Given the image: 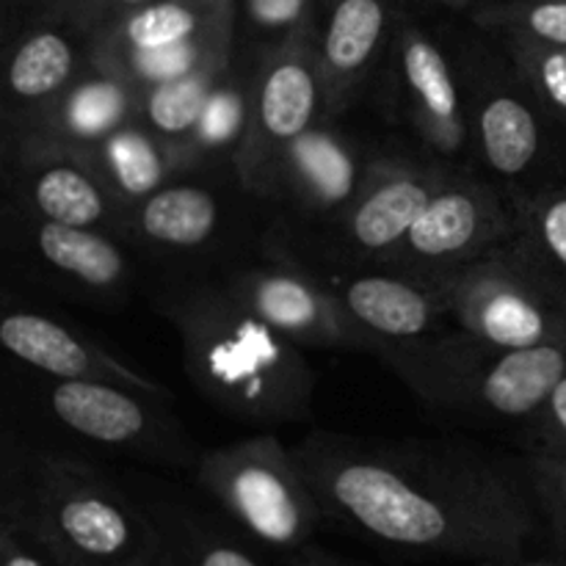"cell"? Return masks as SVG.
Instances as JSON below:
<instances>
[{"mask_svg":"<svg viewBox=\"0 0 566 566\" xmlns=\"http://www.w3.org/2000/svg\"><path fill=\"white\" fill-rule=\"evenodd\" d=\"M448 171L426 153L379 147L359 191L329 224L298 235L269 230L263 241L313 274L379 269L407 238Z\"/></svg>","mask_w":566,"mask_h":566,"instance_id":"9","label":"cell"},{"mask_svg":"<svg viewBox=\"0 0 566 566\" xmlns=\"http://www.w3.org/2000/svg\"><path fill=\"white\" fill-rule=\"evenodd\" d=\"M495 36V33H492ZM542 108L566 133V48L531 42L520 36H495Z\"/></svg>","mask_w":566,"mask_h":566,"instance_id":"31","label":"cell"},{"mask_svg":"<svg viewBox=\"0 0 566 566\" xmlns=\"http://www.w3.org/2000/svg\"><path fill=\"white\" fill-rule=\"evenodd\" d=\"M0 409L39 448L114 457L142 468L193 470L199 448L169 392L103 379H66L0 354Z\"/></svg>","mask_w":566,"mask_h":566,"instance_id":"3","label":"cell"},{"mask_svg":"<svg viewBox=\"0 0 566 566\" xmlns=\"http://www.w3.org/2000/svg\"><path fill=\"white\" fill-rule=\"evenodd\" d=\"M36 448L0 409V523L20 517Z\"/></svg>","mask_w":566,"mask_h":566,"instance_id":"32","label":"cell"},{"mask_svg":"<svg viewBox=\"0 0 566 566\" xmlns=\"http://www.w3.org/2000/svg\"><path fill=\"white\" fill-rule=\"evenodd\" d=\"M453 326L486 346L534 348L566 340V307L547 296L501 252L437 282Z\"/></svg>","mask_w":566,"mask_h":566,"instance_id":"16","label":"cell"},{"mask_svg":"<svg viewBox=\"0 0 566 566\" xmlns=\"http://www.w3.org/2000/svg\"><path fill=\"white\" fill-rule=\"evenodd\" d=\"M249 55H252V103H249L247 136L235 155V175L241 186L258 202H263L276 166L282 164L293 142L329 116V111H326L324 81L310 36Z\"/></svg>","mask_w":566,"mask_h":566,"instance_id":"13","label":"cell"},{"mask_svg":"<svg viewBox=\"0 0 566 566\" xmlns=\"http://www.w3.org/2000/svg\"><path fill=\"white\" fill-rule=\"evenodd\" d=\"M230 59L232 55L210 61V64L186 72V75L169 77V81L142 88L138 92V122L147 130H153L160 142H166L180 153Z\"/></svg>","mask_w":566,"mask_h":566,"instance_id":"28","label":"cell"},{"mask_svg":"<svg viewBox=\"0 0 566 566\" xmlns=\"http://www.w3.org/2000/svg\"><path fill=\"white\" fill-rule=\"evenodd\" d=\"M92 66V39L31 14L0 39V127L25 136L50 105Z\"/></svg>","mask_w":566,"mask_h":566,"instance_id":"17","label":"cell"},{"mask_svg":"<svg viewBox=\"0 0 566 566\" xmlns=\"http://www.w3.org/2000/svg\"><path fill=\"white\" fill-rule=\"evenodd\" d=\"M321 0H235V48L258 53L310 36Z\"/></svg>","mask_w":566,"mask_h":566,"instance_id":"30","label":"cell"},{"mask_svg":"<svg viewBox=\"0 0 566 566\" xmlns=\"http://www.w3.org/2000/svg\"><path fill=\"white\" fill-rule=\"evenodd\" d=\"M17 520L66 566H158L166 551L122 473L59 448L33 453Z\"/></svg>","mask_w":566,"mask_h":566,"instance_id":"4","label":"cell"},{"mask_svg":"<svg viewBox=\"0 0 566 566\" xmlns=\"http://www.w3.org/2000/svg\"><path fill=\"white\" fill-rule=\"evenodd\" d=\"M514 230V202L470 169H451L379 271L446 282L490 258Z\"/></svg>","mask_w":566,"mask_h":566,"instance_id":"12","label":"cell"},{"mask_svg":"<svg viewBox=\"0 0 566 566\" xmlns=\"http://www.w3.org/2000/svg\"><path fill=\"white\" fill-rule=\"evenodd\" d=\"M409 0H321L310 31L329 116H346L379 77Z\"/></svg>","mask_w":566,"mask_h":566,"instance_id":"19","label":"cell"},{"mask_svg":"<svg viewBox=\"0 0 566 566\" xmlns=\"http://www.w3.org/2000/svg\"><path fill=\"white\" fill-rule=\"evenodd\" d=\"M42 0H0V39L14 31Z\"/></svg>","mask_w":566,"mask_h":566,"instance_id":"38","label":"cell"},{"mask_svg":"<svg viewBox=\"0 0 566 566\" xmlns=\"http://www.w3.org/2000/svg\"><path fill=\"white\" fill-rule=\"evenodd\" d=\"M70 155L86 164V169L103 182L105 191L122 210L144 202L166 182L186 175L177 149L160 142L138 119L122 125L103 142Z\"/></svg>","mask_w":566,"mask_h":566,"instance_id":"25","label":"cell"},{"mask_svg":"<svg viewBox=\"0 0 566 566\" xmlns=\"http://www.w3.org/2000/svg\"><path fill=\"white\" fill-rule=\"evenodd\" d=\"M0 566H66L20 520L0 523Z\"/></svg>","mask_w":566,"mask_h":566,"instance_id":"35","label":"cell"},{"mask_svg":"<svg viewBox=\"0 0 566 566\" xmlns=\"http://www.w3.org/2000/svg\"><path fill=\"white\" fill-rule=\"evenodd\" d=\"M523 462L528 470L539 512L547 514L556 534L566 539V457L551 451H528Z\"/></svg>","mask_w":566,"mask_h":566,"instance_id":"34","label":"cell"},{"mask_svg":"<svg viewBox=\"0 0 566 566\" xmlns=\"http://www.w3.org/2000/svg\"><path fill=\"white\" fill-rule=\"evenodd\" d=\"M252 103V55L235 48L210 92L191 136L180 147L182 169H235Z\"/></svg>","mask_w":566,"mask_h":566,"instance_id":"27","label":"cell"},{"mask_svg":"<svg viewBox=\"0 0 566 566\" xmlns=\"http://www.w3.org/2000/svg\"><path fill=\"white\" fill-rule=\"evenodd\" d=\"M374 357L423 403L481 423L531 426L566 374V340L506 352L459 326L376 346Z\"/></svg>","mask_w":566,"mask_h":566,"instance_id":"5","label":"cell"},{"mask_svg":"<svg viewBox=\"0 0 566 566\" xmlns=\"http://www.w3.org/2000/svg\"><path fill=\"white\" fill-rule=\"evenodd\" d=\"M133 119H138V88L92 61V66L20 138V147L81 153Z\"/></svg>","mask_w":566,"mask_h":566,"instance_id":"22","label":"cell"},{"mask_svg":"<svg viewBox=\"0 0 566 566\" xmlns=\"http://www.w3.org/2000/svg\"><path fill=\"white\" fill-rule=\"evenodd\" d=\"M468 20L495 36L566 48V0H475Z\"/></svg>","mask_w":566,"mask_h":566,"instance_id":"29","label":"cell"},{"mask_svg":"<svg viewBox=\"0 0 566 566\" xmlns=\"http://www.w3.org/2000/svg\"><path fill=\"white\" fill-rule=\"evenodd\" d=\"M423 3H434V6H442V9H451V11H468L475 0H423Z\"/></svg>","mask_w":566,"mask_h":566,"instance_id":"40","label":"cell"},{"mask_svg":"<svg viewBox=\"0 0 566 566\" xmlns=\"http://www.w3.org/2000/svg\"><path fill=\"white\" fill-rule=\"evenodd\" d=\"M451 39L468 94L470 171L514 205L564 180L566 133L542 108L501 42L475 25Z\"/></svg>","mask_w":566,"mask_h":566,"instance_id":"6","label":"cell"},{"mask_svg":"<svg viewBox=\"0 0 566 566\" xmlns=\"http://www.w3.org/2000/svg\"><path fill=\"white\" fill-rule=\"evenodd\" d=\"M17 158H20V138L0 127V197H3L6 182H9L11 171H14Z\"/></svg>","mask_w":566,"mask_h":566,"instance_id":"39","label":"cell"},{"mask_svg":"<svg viewBox=\"0 0 566 566\" xmlns=\"http://www.w3.org/2000/svg\"><path fill=\"white\" fill-rule=\"evenodd\" d=\"M158 566H177V564H175V558H171V556H169V553H166V551H164V556H160V562H158Z\"/></svg>","mask_w":566,"mask_h":566,"instance_id":"41","label":"cell"},{"mask_svg":"<svg viewBox=\"0 0 566 566\" xmlns=\"http://www.w3.org/2000/svg\"><path fill=\"white\" fill-rule=\"evenodd\" d=\"M153 307L180 337L193 390L247 426L307 423L315 376L302 346L249 313L213 274L166 276Z\"/></svg>","mask_w":566,"mask_h":566,"instance_id":"2","label":"cell"},{"mask_svg":"<svg viewBox=\"0 0 566 566\" xmlns=\"http://www.w3.org/2000/svg\"><path fill=\"white\" fill-rule=\"evenodd\" d=\"M263 213L265 205L241 186L235 169H193L122 210L116 238L142 269L155 263L169 276L216 274L263 247L269 230H249L252 216Z\"/></svg>","mask_w":566,"mask_h":566,"instance_id":"7","label":"cell"},{"mask_svg":"<svg viewBox=\"0 0 566 566\" xmlns=\"http://www.w3.org/2000/svg\"><path fill=\"white\" fill-rule=\"evenodd\" d=\"M235 39V0H153L92 36V50H180Z\"/></svg>","mask_w":566,"mask_h":566,"instance_id":"24","label":"cell"},{"mask_svg":"<svg viewBox=\"0 0 566 566\" xmlns=\"http://www.w3.org/2000/svg\"><path fill=\"white\" fill-rule=\"evenodd\" d=\"M497 252L566 307V177L514 205V230Z\"/></svg>","mask_w":566,"mask_h":566,"instance_id":"26","label":"cell"},{"mask_svg":"<svg viewBox=\"0 0 566 566\" xmlns=\"http://www.w3.org/2000/svg\"><path fill=\"white\" fill-rule=\"evenodd\" d=\"M3 199L55 224L116 235L122 208L81 158L55 149L20 147Z\"/></svg>","mask_w":566,"mask_h":566,"instance_id":"21","label":"cell"},{"mask_svg":"<svg viewBox=\"0 0 566 566\" xmlns=\"http://www.w3.org/2000/svg\"><path fill=\"white\" fill-rule=\"evenodd\" d=\"M147 3H153V0H42L31 14L59 20L92 39L103 28L114 25L119 17L130 14Z\"/></svg>","mask_w":566,"mask_h":566,"instance_id":"33","label":"cell"},{"mask_svg":"<svg viewBox=\"0 0 566 566\" xmlns=\"http://www.w3.org/2000/svg\"><path fill=\"white\" fill-rule=\"evenodd\" d=\"M287 566H363V564L352 562V558L340 556V553H332L326 551V547L310 542V545H304L302 551L287 556Z\"/></svg>","mask_w":566,"mask_h":566,"instance_id":"37","label":"cell"},{"mask_svg":"<svg viewBox=\"0 0 566 566\" xmlns=\"http://www.w3.org/2000/svg\"><path fill=\"white\" fill-rule=\"evenodd\" d=\"M164 536L177 566H263L186 490L142 470L122 473Z\"/></svg>","mask_w":566,"mask_h":566,"instance_id":"23","label":"cell"},{"mask_svg":"<svg viewBox=\"0 0 566 566\" xmlns=\"http://www.w3.org/2000/svg\"><path fill=\"white\" fill-rule=\"evenodd\" d=\"M291 451L324 517L390 551L514 564L536 536L542 512L525 462L484 448L313 431Z\"/></svg>","mask_w":566,"mask_h":566,"instance_id":"1","label":"cell"},{"mask_svg":"<svg viewBox=\"0 0 566 566\" xmlns=\"http://www.w3.org/2000/svg\"><path fill=\"white\" fill-rule=\"evenodd\" d=\"M315 276L326 282L348 321L363 332L368 354L376 346L418 340L451 324L442 285L379 269Z\"/></svg>","mask_w":566,"mask_h":566,"instance_id":"20","label":"cell"},{"mask_svg":"<svg viewBox=\"0 0 566 566\" xmlns=\"http://www.w3.org/2000/svg\"><path fill=\"white\" fill-rule=\"evenodd\" d=\"M142 282V263L116 235L55 224L0 197V287L33 302L119 310Z\"/></svg>","mask_w":566,"mask_h":566,"instance_id":"8","label":"cell"},{"mask_svg":"<svg viewBox=\"0 0 566 566\" xmlns=\"http://www.w3.org/2000/svg\"><path fill=\"white\" fill-rule=\"evenodd\" d=\"M385 111L420 153L448 169H470L468 94L453 39L403 9L379 77Z\"/></svg>","mask_w":566,"mask_h":566,"instance_id":"11","label":"cell"},{"mask_svg":"<svg viewBox=\"0 0 566 566\" xmlns=\"http://www.w3.org/2000/svg\"><path fill=\"white\" fill-rule=\"evenodd\" d=\"M379 147H368L340 116H324L293 142L263 205L271 216V232L298 235L329 224L354 199L368 177Z\"/></svg>","mask_w":566,"mask_h":566,"instance_id":"15","label":"cell"},{"mask_svg":"<svg viewBox=\"0 0 566 566\" xmlns=\"http://www.w3.org/2000/svg\"><path fill=\"white\" fill-rule=\"evenodd\" d=\"M0 354L50 376L103 379L147 392H169L147 370L116 357L86 329L44 310L42 302L6 287H0Z\"/></svg>","mask_w":566,"mask_h":566,"instance_id":"18","label":"cell"},{"mask_svg":"<svg viewBox=\"0 0 566 566\" xmlns=\"http://www.w3.org/2000/svg\"><path fill=\"white\" fill-rule=\"evenodd\" d=\"M213 276L249 313L296 346L368 352L365 335L348 321L326 282L265 241Z\"/></svg>","mask_w":566,"mask_h":566,"instance_id":"14","label":"cell"},{"mask_svg":"<svg viewBox=\"0 0 566 566\" xmlns=\"http://www.w3.org/2000/svg\"><path fill=\"white\" fill-rule=\"evenodd\" d=\"M193 484L243 534L285 556L313 542L324 509L274 431L199 453Z\"/></svg>","mask_w":566,"mask_h":566,"instance_id":"10","label":"cell"},{"mask_svg":"<svg viewBox=\"0 0 566 566\" xmlns=\"http://www.w3.org/2000/svg\"><path fill=\"white\" fill-rule=\"evenodd\" d=\"M528 429L534 431V448L531 451H551L566 457V374L553 387L551 398H547L545 407L539 409V415H536Z\"/></svg>","mask_w":566,"mask_h":566,"instance_id":"36","label":"cell"}]
</instances>
